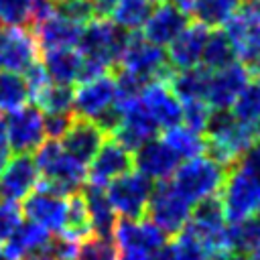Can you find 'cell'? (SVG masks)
I'll return each mask as SVG.
<instances>
[{
    "label": "cell",
    "instance_id": "d6a6232c",
    "mask_svg": "<svg viewBox=\"0 0 260 260\" xmlns=\"http://www.w3.org/2000/svg\"><path fill=\"white\" fill-rule=\"evenodd\" d=\"M244 2L246 0H195L191 14L209 28H219L240 10Z\"/></svg>",
    "mask_w": 260,
    "mask_h": 260
},
{
    "label": "cell",
    "instance_id": "ac0fdd59",
    "mask_svg": "<svg viewBox=\"0 0 260 260\" xmlns=\"http://www.w3.org/2000/svg\"><path fill=\"white\" fill-rule=\"evenodd\" d=\"M181 165V156L165 142V138H150L142 146L134 150V167L152 183L169 181L177 167Z\"/></svg>",
    "mask_w": 260,
    "mask_h": 260
},
{
    "label": "cell",
    "instance_id": "9f6ffc18",
    "mask_svg": "<svg viewBox=\"0 0 260 260\" xmlns=\"http://www.w3.org/2000/svg\"><path fill=\"white\" fill-rule=\"evenodd\" d=\"M154 2H165V0H154Z\"/></svg>",
    "mask_w": 260,
    "mask_h": 260
},
{
    "label": "cell",
    "instance_id": "7dc6e473",
    "mask_svg": "<svg viewBox=\"0 0 260 260\" xmlns=\"http://www.w3.org/2000/svg\"><path fill=\"white\" fill-rule=\"evenodd\" d=\"M10 152H12V148H10V142H8V138H6L4 124H2V120H0V173H2V169L6 167V162H8V158H10Z\"/></svg>",
    "mask_w": 260,
    "mask_h": 260
},
{
    "label": "cell",
    "instance_id": "d4e9b609",
    "mask_svg": "<svg viewBox=\"0 0 260 260\" xmlns=\"http://www.w3.org/2000/svg\"><path fill=\"white\" fill-rule=\"evenodd\" d=\"M43 65L55 83L73 85L83 77L85 57L77 47L49 49V51H43Z\"/></svg>",
    "mask_w": 260,
    "mask_h": 260
},
{
    "label": "cell",
    "instance_id": "11a10c76",
    "mask_svg": "<svg viewBox=\"0 0 260 260\" xmlns=\"http://www.w3.org/2000/svg\"><path fill=\"white\" fill-rule=\"evenodd\" d=\"M53 2H55V4H59V2H65V0H53Z\"/></svg>",
    "mask_w": 260,
    "mask_h": 260
},
{
    "label": "cell",
    "instance_id": "d590c367",
    "mask_svg": "<svg viewBox=\"0 0 260 260\" xmlns=\"http://www.w3.org/2000/svg\"><path fill=\"white\" fill-rule=\"evenodd\" d=\"M230 112L246 124H256L260 120V79L252 77L246 87L238 93V98L234 100Z\"/></svg>",
    "mask_w": 260,
    "mask_h": 260
},
{
    "label": "cell",
    "instance_id": "bcb514c9",
    "mask_svg": "<svg viewBox=\"0 0 260 260\" xmlns=\"http://www.w3.org/2000/svg\"><path fill=\"white\" fill-rule=\"evenodd\" d=\"M240 165L244 169H248L258 179V183H260V140H256V144L240 158Z\"/></svg>",
    "mask_w": 260,
    "mask_h": 260
},
{
    "label": "cell",
    "instance_id": "9c48e42d",
    "mask_svg": "<svg viewBox=\"0 0 260 260\" xmlns=\"http://www.w3.org/2000/svg\"><path fill=\"white\" fill-rule=\"evenodd\" d=\"M116 108H118V83H116V75L110 71L81 81L79 87L75 89L73 114L77 118H87L100 124Z\"/></svg>",
    "mask_w": 260,
    "mask_h": 260
},
{
    "label": "cell",
    "instance_id": "cb8c5ba5",
    "mask_svg": "<svg viewBox=\"0 0 260 260\" xmlns=\"http://www.w3.org/2000/svg\"><path fill=\"white\" fill-rule=\"evenodd\" d=\"M209 30L211 28L199 20L193 24H187L185 30L169 45L167 57H169L171 67L173 69H189V67L199 65Z\"/></svg>",
    "mask_w": 260,
    "mask_h": 260
},
{
    "label": "cell",
    "instance_id": "f907efd6",
    "mask_svg": "<svg viewBox=\"0 0 260 260\" xmlns=\"http://www.w3.org/2000/svg\"><path fill=\"white\" fill-rule=\"evenodd\" d=\"M248 260H260V250H256V252L248 254Z\"/></svg>",
    "mask_w": 260,
    "mask_h": 260
},
{
    "label": "cell",
    "instance_id": "30bf717a",
    "mask_svg": "<svg viewBox=\"0 0 260 260\" xmlns=\"http://www.w3.org/2000/svg\"><path fill=\"white\" fill-rule=\"evenodd\" d=\"M221 28L238 61L252 65L260 57V4L256 0H246Z\"/></svg>",
    "mask_w": 260,
    "mask_h": 260
},
{
    "label": "cell",
    "instance_id": "ba28073f",
    "mask_svg": "<svg viewBox=\"0 0 260 260\" xmlns=\"http://www.w3.org/2000/svg\"><path fill=\"white\" fill-rule=\"evenodd\" d=\"M193 203L169 181H160L152 189V197L146 209V217L154 221L167 236L183 232L191 219Z\"/></svg>",
    "mask_w": 260,
    "mask_h": 260
},
{
    "label": "cell",
    "instance_id": "8d00e7d4",
    "mask_svg": "<svg viewBox=\"0 0 260 260\" xmlns=\"http://www.w3.org/2000/svg\"><path fill=\"white\" fill-rule=\"evenodd\" d=\"M230 240L236 252L252 254L260 250V217H248L238 223H230Z\"/></svg>",
    "mask_w": 260,
    "mask_h": 260
},
{
    "label": "cell",
    "instance_id": "4316f807",
    "mask_svg": "<svg viewBox=\"0 0 260 260\" xmlns=\"http://www.w3.org/2000/svg\"><path fill=\"white\" fill-rule=\"evenodd\" d=\"M83 199L91 217V225H93V234H102V236H112L114 225L118 221V213L106 193V187H98V185H83Z\"/></svg>",
    "mask_w": 260,
    "mask_h": 260
},
{
    "label": "cell",
    "instance_id": "b9f144b4",
    "mask_svg": "<svg viewBox=\"0 0 260 260\" xmlns=\"http://www.w3.org/2000/svg\"><path fill=\"white\" fill-rule=\"evenodd\" d=\"M22 221H24L22 205H18V201L0 197V244L6 242L22 225Z\"/></svg>",
    "mask_w": 260,
    "mask_h": 260
},
{
    "label": "cell",
    "instance_id": "c3c4849f",
    "mask_svg": "<svg viewBox=\"0 0 260 260\" xmlns=\"http://www.w3.org/2000/svg\"><path fill=\"white\" fill-rule=\"evenodd\" d=\"M217 260H248V254H244V252H228L225 256H221V258H217Z\"/></svg>",
    "mask_w": 260,
    "mask_h": 260
},
{
    "label": "cell",
    "instance_id": "680465c9",
    "mask_svg": "<svg viewBox=\"0 0 260 260\" xmlns=\"http://www.w3.org/2000/svg\"><path fill=\"white\" fill-rule=\"evenodd\" d=\"M258 217H260V211H258Z\"/></svg>",
    "mask_w": 260,
    "mask_h": 260
},
{
    "label": "cell",
    "instance_id": "74e56055",
    "mask_svg": "<svg viewBox=\"0 0 260 260\" xmlns=\"http://www.w3.org/2000/svg\"><path fill=\"white\" fill-rule=\"evenodd\" d=\"M169 260H213L205 246L185 228L169 240Z\"/></svg>",
    "mask_w": 260,
    "mask_h": 260
},
{
    "label": "cell",
    "instance_id": "44dd1931",
    "mask_svg": "<svg viewBox=\"0 0 260 260\" xmlns=\"http://www.w3.org/2000/svg\"><path fill=\"white\" fill-rule=\"evenodd\" d=\"M187 24H189V14L169 0L152 8L150 16L142 26V35L158 47H169L185 30Z\"/></svg>",
    "mask_w": 260,
    "mask_h": 260
},
{
    "label": "cell",
    "instance_id": "f1b7e54d",
    "mask_svg": "<svg viewBox=\"0 0 260 260\" xmlns=\"http://www.w3.org/2000/svg\"><path fill=\"white\" fill-rule=\"evenodd\" d=\"M75 242L85 240L87 236L93 234V225H91V217L83 199V193H71L67 197V211H65V221H63V230L59 232Z\"/></svg>",
    "mask_w": 260,
    "mask_h": 260
},
{
    "label": "cell",
    "instance_id": "7c38bea8",
    "mask_svg": "<svg viewBox=\"0 0 260 260\" xmlns=\"http://www.w3.org/2000/svg\"><path fill=\"white\" fill-rule=\"evenodd\" d=\"M6 138L14 152H35L47 138L45 134V114L32 104L8 112L2 120Z\"/></svg>",
    "mask_w": 260,
    "mask_h": 260
},
{
    "label": "cell",
    "instance_id": "91938a15",
    "mask_svg": "<svg viewBox=\"0 0 260 260\" xmlns=\"http://www.w3.org/2000/svg\"><path fill=\"white\" fill-rule=\"evenodd\" d=\"M256 2H258V4H260V0H256Z\"/></svg>",
    "mask_w": 260,
    "mask_h": 260
},
{
    "label": "cell",
    "instance_id": "484cf974",
    "mask_svg": "<svg viewBox=\"0 0 260 260\" xmlns=\"http://www.w3.org/2000/svg\"><path fill=\"white\" fill-rule=\"evenodd\" d=\"M53 234L32 221H22V225L4 242V260H22L32 254L47 252Z\"/></svg>",
    "mask_w": 260,
    "mask_h": 260
},
{
    "label": "cell",
    "instance_id": "5b68a950",
    "mask_svg": "<svg viewBox=\"0 0 260 260\" xmlns=\"http://www.w3.org/2000/svg\"><path fill=\"white\" fill-rule=\"evenodd\" d=\"M126 39H128V32L120 28L114 20L95 16L83 26L77 49L87 61L108 71L118 65Z\"/></svg>",
    "mask_w": 260,
    "mask_h": 260
},
{
    "label": "cell",
    "instance_id": "60d3db41",
    "mask_svg": "<svg viewBox=\"0 0 260 260\" xmlns=\"http://www.w3.org/2000/svg\"><path fill=\"white\" fill-rule=\"evenodd\" d=\"M183 104V118L181 122L201 134H205V128L209 124V118L213 114V108L205 100H185Z\"/></svg>",
    "mask_w": 260,
    "mask_h": 260
},
{
    "label": "cell",
    "instance_id": "8992f818",
    "mask_svg": "<svg viewBox=\"0 0 260 260\" xmlns=\"http://www.w3.org/2000/svg\"><path fill=\"white\" fill-rule=\"evenodd\" d=\"M114 69H122L144 83H148L150 79H169L173 73L165 47L154 45L144 35H138V30L128 32L120 61Z\"/></svg>",
    "mask_w": 260,
    "mask_h": 260
},
{
    "label": "cell",
    "instance_id": "f35d334b",
    "mask_svg": "<svg viewBox=\"0 0 260 260\" xmlns=\"http://www.w3.org/2000/svg\"><path fill=\"white\" fill-rule=\"evenodd\" d=\"M75 260H120V256L112 236L91 234L79 242Z\"/></svg>",
    "mask_w": 260,
    "mask_h": 260
},
{
    "label": "cell",
    "instance_id": "3957f363",
    "mask_svg": "<svg viewBox=\"0 0 260 260\" xmlns=\"http://www.w3.org/2000/svg\"><path fill=\"white\" fill-rule=\"evenodd\" d=\"M112 238L120 260H169V236L148 217H120Z\"/></svg>",
    "mask_w": 260,
    "mask_h": 260
},
{
    "label": "cell",
    "instance_id": "603a6c76",
    "mask_svg": "<svg viewBox=\"0 0 260 260\" xmlns=\"http://www.w3.org/2000/svg\"><path fill=\"white\" fill-rule=\"evenodd\" d=\"M83 26L73 22L71 18L63 16L59 10L49 14L47 18L32 24V35L43 51L49 49H65V47H77Z\"/></svg>",
    "mask_w": 260,
    "mask_h": 260
},
{
    "label": "cell",
    "instance_id": "83f0119b",
    "mask_svg": "<svg viewBox=\"0 0 260 260\" xmlns=\"http://www.w3.org/2000/svg\"><path fill=\"white\" fill-rule=\"evenodd\" d=\"M211 71L203 65H195L189 69H173L169 83L179 95L181 102L185 100H205L207 85H209Z\"/></svg>",
    "mask_w": 260,
    "mask_h": 260
},
{
    "label": "cell",
    "instance_id": "ffe728a7",
    "mask_svg": "<svg viewBox=\"0 0 260 260\" xmlns=\"http://www.w3.org/2000/svg\"><path fill=\"white\" fill-rule=\"evenodd\" d=\"M41 181L35 158L28 152H16L8 158L0 173V197L22 201L30 191L37 189Z\"/></svg>",
    "mask_w": 260,
    "mask_h": 260
},
{
    "label": "cell",
    "instance_id": "8fae6325",
    "mask_svg": "<svg viewBox=\"0 0 260 260\" xmlns=\"http://www.w3.org/2000/svg\"><path fill=\"white\" fill-rule=\"evenodd\" d=\"M154 183L144 177L140 171H128L122 177L114 179L108 187L106 193L118 213V217H144L150 197H152Z\"/></svg>",
    "mask_w": 260,
    "mask_h": 260
},
{
    "label": "cell",
    "instance_id": "e0dca14e",
    "mask_svg": "<svg viewBox=\"0 0 260 260\" xmlns=\"http://www.w3.org/2000/svg\"><path fill=\"white\" fill-rule=\"evenodd\" d=\"M250 79H252L250 65L236 59L221 69L211 71L205 102L213 110H230L234 100L238 98V93L246 87V83Z\"/></svg>",
    "mask_w": 260,
    "mask_h": 260
},
{
    "label": "cell",
    "instance_id": "4fadbf2b",
    "mask_svg": "<svg viewBox=\"0 0 260 260\" xmlns=\"http://www.w3.org/2000/svg\"><path fill=\"white\" fill-rule=\"evenodd\" d=\"M118 108H120V118L114 130L110 132V136L118 140L120 144H124L126 148H130L132 152L158 134L160 128L150 118V114L144 110L140 98L126 100L118 104Z\"/></svg>",
    "mask_w": 260,
    "mask_h": 260
},
{
    "label": "cell",
    "instance_id": "681fc988",
    "mask_svg": "<svg viewBox=\"0 0 260 260\" xmlns=\"http://www.w3.org/2000/svg\"><path fill=\"white\" fill-rule=\"evenodd\" d=\"M22 260H55L53 256H49L47 252H41V254H32V256H26Z\"/></svg>",
    "mask_w": 260,
    "mask_h": 260
},
{
    "label": "cell",
    "instance_id": "4dcf8cb0",
    "mask_svg": "<svg viewBox=\"0 0 260 260\" xmlns=\"http://www.w3.org/2000/svg\"><path fill=\"white\" fill-rule=\"evenodd\" d=\"M30 100L28 95V85L22 73L10 71V69H0V112L8 114L14 112Z\"/></svg>",
    "mask_w": 260,
    "mask_h": 260
},
{
    "label": "cell",
    "instance_id": "6f0895ef",
    "mask_svg": "<svg viewBox=\"0 0 260 260\" xmlns=\"http://www.w3.org/2000/svg\"><path fill=\"white\" fill-rule=\"evenodd\" d=\"M0 30H2V22H0Z\"/></svg>",
    "mask_w": 260,
    "mask_h": 260
},
{
    "label": "cell",
    "instance_id": "d6986e66",
    "mask_svg": "<svg viewBox=\"0 0 260 260\" xmlns=\"http://www.w3.org/2000/svg\"><path fill=\"white\" fill-rule=\"evenodd\" d=\"M39 51L41 47L32 30H26L24 26H8L0 30V53L4 69L24 73L39 61Z\"/></svg>",
    "mask_w": 260,
    "mask_h": 260
},
{
    "label": "cell",
    "instance_id": "7a4b0ae2",
    "mask_svg": "<svg viewBox=\"0 0 260 260\" xmlns=\"http://www.w3.org/2000/svg\"><path fill=\"white\" fill-rule=\"evenodd\" d=\"M32 158L41 175L39 185L55 193L71 195L81 191L83 185L87 183V165L73 158L59 140L47 138L32 152Z\"/></svg>",
    "mask_w": 260,
    "mask_h": 260
},
{
    "label": "cell",
    "instance_id": "52a82bcc",
    "mask_svg": "<svg viewBox=\"0 0 260 260\" xmlns=\"http://www.w3.org/2000/svg\"><path fill=\"white\" fill-rule=\"evenodd\" d=\"M219 201L228 223H238L260 211V183L240 162L228 169L225 181L219 191Z\"/></svg>",
    "mask_w": 260,
    "mask_h": 260
},
{
    "label": "cell",
    "instance_id": "ab89813d",
    "mask_svg": "<svg viewBox=\"0 0 260 260\" xmlns=\"http://www.w3.org/2000/svg\"><path fill=\"white\" fill-rule=\"evenodd\" d=\"M35 0H0V22L6 26H30Z\"/></svg>",
    "mask_w": 260,
    "mask_h": 260
},
{
    "label": "cell",
    "instance_id": "e575fe53",
    "mask_svg": "<svg viewBox=\"0 0 260 260\" xmlns=\"http://www.w3.org/2000/svg\"><path fill=\"white\" fill-rule=\"evenodd\" d=\"M232 61H236V55H234L232 43H230L228 35L223 32V28L209 30V37L205 41L199 65L207 67L209 71H215V69H221V67L230 65Z\"/></svg>",
    "mask_w": 260,
    "mask_h": 260
},
{
    "label": "cell",
    "instance_id": "db71d44e",
    "mask_svg": "<svg viewBox=\"0 0 260 260\" xmlns=\"http://www.w3.org/2000/svg\"><path fill=\"white\" fill-rule=\"evenodd\" d=\"M0 69H4V67H2V53H0Z\"/></svg>",
    "mask_w": 260,
    "mask_h": 260
},
{
    "label": "cell",
    "instance_id": "f5cc1de1",
    "mask_svg": "<svg viewBox=\"0 0 260 260\" xmlns=\"http://www.w3.org/2000/svg\"><path fill=\"white\" fill-rule=\"evenodd\" d=\"M0 260H4V250H2V246H0Z\"/></svg>",
    "mask_w": 260,
    "mask_h": 260
},
{
    "label": "cell",
    "instance_id": "7402d4cb",
    "mask_svg": "<svg viewBox=\"0 0 260 260\" xmlns=\"http://www.w3.org/2000/svg\"><path fill=\"white\" fill-rule=\"evenodd\" d=\"M106 136H108V132L98 122L75 116L73 124L69 126V130L65 132V136L59 142L73 158H77L83 165H89L91 158L95 156V152L106 142Z\"/></svg>",
    "mask_w": 260,
    "mask_h": 260
},
{
    "label": "cell",
    "instance_id": "ee69618b",
    "mask_svg": "<svg viewBox=\"0 0 260 260\" xmlns=\"http://www.w3.org/2000/svg\"><path fill=\"white\" fill-rule=\"evenodd\" d=\"M77 248H79V242L59 234V236H53L49 246H47V254L53 256L55 260H75L77 258Z\"/></svg>",
    "mask_w": 260,
    "mask_h": 260
},
{
    "label": "cell",
    "instance_id": "836d02e7",
    "mask_svg": "<svg viewBox=\"0 0 260 260\" xmlns=\"http://www.w3.org/2000/svg\"><path fill=\"white\" fill-rule=\"evenodd\" d=\"M73 102H75V89L65 83L51 81L35 100L32 104L43 114H73Z\"/></svg>",
    "mask_w": 260,
    "mask_h": 260
},
{
    "label": "cell",
    "instance_id": "7bdbcfd3",
    "mask_svg": "<svg viewBox=\"0 0 260 260\" xmlns=\"http://www.w3.org/2000/svg\"><path fill=\"white\" fill-rule=\"evenodd\" d=\"M57 10L81 26H85L89 20L95 18V8L91 0H65L57 4Z\"/></svg>",
    "mask_w": 260,
    "mask_h": 260
},
{
    "label": "cell",
    "instance_id": "6da1fadb",
    "mask_svg": "<svg viewBox=\"0 0 260 260\" xmlns=\"http://www.w3.org/2000/svg\"><path fill=\"white\" fill-rule=\"evenodd\" d=\"M256 140L258 136L252 124L240 122L230 110H213L205 128V154L223 169H232Z\"/></svg>",
    "mask_w": 260,
    "mask_h": 260
},
{
    "label": "cell",
    "instance_id": "1f68e13d",
    "mask_svg": "<svg viewBox=\"0 0 260 260\" xmlns=\"http://www.w3.org/2000/svg\"><path fill=\"white\" fill-rule=\"evenodd\" d=\"M152 8L154 0H118L110 16L126 32H136L144 26Z\"/></svg>",
    "mask_w": 260,
    "mask_h": 260
},
{
    "label": "cell",
    "instance_id": "5bb4252c",
    "mask_svg": "<svg viewBox=\"0 0 260 260\" xmlns=\"http://www.w3.org/2000/svg\"><path fill=\"white\" fill-rule=\"evenodd\" d=\"M67 197L69 195H61L43 185H37V189L22 199L24 219L49 230L51 234H59L65 221Z\"/></svg>",
    "mask_w": 260,
    "mask_h": 260
},
{
    "label": "cell",
    "instance_id": "2e32d148",
    "mask_svg": "<svg viewBox=\"0 0 260 260\" xmlns=\"http://www.w3.org/2000/svg\"><path fill=\"white\" fill-rule=\"evenodd\" d=\"M132 167H134V152L124 144H120L118 140L110 138L102 144V148L87 165V183L98 187H108L114 179L132 171Z\"/></svg>",
    "mask_w": 260,
    "mask_h": 260
},
{
    "label": "cell",
    "instance_id": "f546056e",
    "mask_svg": "<svg viewBox=\"0 0 260 260\" xmlns=\"http://www.w3.org/2000/svg\"><path fill=\"white\" fill-rule=\"evenodd\" d=\"M162 138L181 156V160L205 154V134L185 126L183 122L173 126V128L162 130Z\"/></svg>",
    "mask_w": 260,
    "mask_h": 260
},
{
    "label": "cell",
    "instance_id": "277c9868",
    "mask_svg": "<svg viewBox=\"0 0 260 260\" xmlns=\"http://www.w3.org/2000/svg\"><path fill=\"white\" fill-rule=\"evenodd\" d=\"M225 175H228V169H223L211 156L199 154V156L181 160L175 175L171 177V183L195 205L207 197L219 195Z\"/></svg>",
    "mask_w": 260,
    "mask_h": 260
},
{
    "label": "cell",
    "instance_id": "f6af8a7d",
    "mask_svg": "<svg viewBox=\"0 0 260 260\" xmlns=\"http://www.w3.org/2000/svg\"><path fill=\"white\" fill-rule=\"evenodd\" d=\"M75 114H45V134L51 140H61L69 126L73 124Z\"/></svg>",
    "mask_w": 260,
    "mask_h": 260
},
{
    "label": "cell",
    "instance_id": "9a60e30c",
    "mask_svg": "<svg viewBox=\"0 0 260 260\" xmlns=\"http://www.w3.org/2000/svg\"><path fill=\"white\" fill-rule=\"evenodd\" d=\"M140 102L150 118L156 122L160 130L173 128L181 124L183 118V104L175 89L171 87L169 79H150L140 89Z\"/></svg>",
    "mask_w": 260,
    "mask_h": 260
},
{
    "label": "cell",
    "instance_id": "816d5d0a",
    "mask_svg": "<svg viewBox=\"0 0 260 260\" xmlns=\"http://www.w3.org/2000/svg\"><path fill=\"white\" fill-rule=\"evenodd\" d=\"M254 128H256V136H258V140H260V120L254 124Z\"/></svg>",
    "mask_w": 260,
    "mask_h": 260
}]
</instances>
